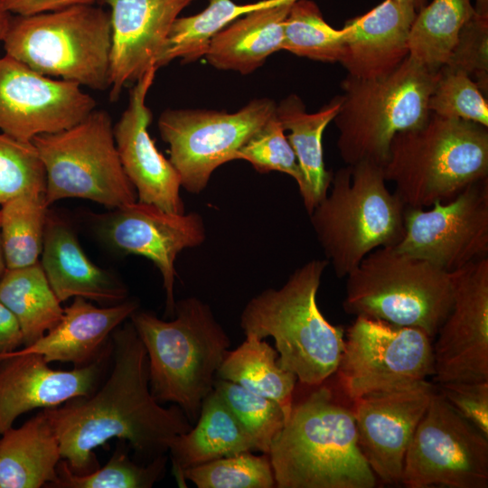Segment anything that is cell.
Segmentation results:
<instances>
[{
  "label": "cell",
  "instance_id": "7a4b0ae2",
  "mask_svg": "<svg viewBox=\"0 0 488 488\" xmlns=\"http://www.w3.org/2000/svg\"><path fill=\"white\" fill-rule=\"evenodd\" d=\"M293 402L269 457L277 488H373L352 409L325 382Z\"/></svg>",
  "mask_w": 488,
  "mask_h": 488
},
{
  "label": "cell",
  "instance_id": "6da1fadb",
  "mask_svg": "<svg viewBox=\"0 0 488 488\" xmlns=\"http://www.w3.org/2000/svg\"><path fill=\"white\" fill-rule=\"evenodd\" d=\"M43 411L58 438L61 459L76 474L91 472L94 450L112 438L127 441L153 460L192 427L179 406L164 408L153 396L146 352L132 324L116 330L114 365L98 391Z\"/></svg>",
  "mask_w": 488,
  "mask_h": 488
},
{
  "label": "cell",
  "instance_id": "e575fe53",
  "mask_svg": "<svg viewBox=\"0 0 488 488\" xmlns=\"http://www.w3.org/2000/svg\"><path fill=\"white\" fill-rule=\"evenodd\" d=\"M166 456L161 455L146 465H137L121 449H117L101 468L76 474L65 460L57 466L58 478L52 484L61 488H150L163 475Z\"/></svg>",
  "mask_w": 488,
  "mask_h": 488
},
{
  "label": "cell",
  "instance_id": "1f68e13d",
  "mask_svg": "<svg viewBox=\"0 0 488 488\" xmlns=\"http://www.w3.org/2000/svg\"><path fill=\"white\" fill-rule=\"evenodd\" d=\"M286 1L296 0H262L245 5L232 0H209L208 6L201 13L174 21L157 68L175 59H181L183 63L196 61L204 57L213 35L229 23L248 13Z\"/></svg>",
  "mask_w": 488,
  "mask_h": 488
},
{
  "label": "cell",
  "instance_id": "7c38bea8",
  "mask_svg": "<svg viewBox=\"0 0 488 488\" xmlns=\"http://www.w3.org/2000/svg\"><path fill=\"white\" fill-rule=\"evenodd\" d=\"M267 98L255 99L233 113L208 109H165L158 118L161 138L181 186L198 194L212 173L235 160L239 148L276 112Z\"/></svg>",
  "mask_w": 488,
  "mask_h": 488
},
{
  "label": "cell",
  "instance_id": "8fae6325",
  "mask_svg": "<svg viewBox=\"0 0 488 488\" xmlns=\"http://www.w3.org/2000/svg\"><path fill=\"white\" fill-rule=\"evenodd\" d=\"M335 373L352 402L370 393L417 385L435 374L432 338L417 327L356 316Z\"/></svg>",
  "mask_w": 488,
  "mask_h": 488
},
{
  "label": "cell",
  "instance_id": "30bf717a",
  "mask_svg": "<svg viewBox=\"0 0 488 488\" xmlns=\"http://www.w3.org/2000/svg\"><path fill=\"white\" fill-rule=\"evenodd\" d=\"M45 171L48 205L81 198L117 209L137 201L116 145L108 111L94 109L73 127L32 140Z\"/></svg>",
  "mask_w": 488,
  "mask_h": 488
},
{
  "label": "cell",
  "instance_id": "f1b7e54d",
  "mask_svg": "<svg viewBox=\"0 0 488 488\" xmlns=\"http://www.w3.org/2000/svg\"><path fill=\"white\" fill-rule=\"evenodd\" d=\"M277 358V350L268 343L248 333L237 348L227 352L217 378L272 399L282 408L286 420L292 409L297 378L282 368Z\"/></svg>",
  "mask_w": 488,
  "mask_h": 488
},
{
  "label": "cell",
  "instance_id": "3957f363",
  "mask_svg": "<svg viewBox=\"0 0 488 488\" xmlns=\"http://www.w3.org/2000/svg\"><path fill=\"white\" fill-rule=\"evenodd\" d=\"M130 319L146 352L153 396L179 406L194 423L230 347L226 331L195 296L175 302L171 321L137 310Z\"/></svg>",
  "mask_w": 488,
  "mask_h": 488
},
{
  "label": "cell",
  "instance_id": "ee69618b",
  "mask_svg": "<svg viewBox=\"0 0 488 488\" xmlns=\"http://www.w3.org/2000/svg\"><path fill=\"white\" fill-rule=\"evenodd\" d=\"M23 344V335L18 320L0 301V360Z\"/></svg>",
  "mask_w": 488,
  "mask_h": 488
},
{
  "label": "cell",
  "instance_id": "603a6c76",
  "mask_svg": "<svg viewBox=\"0 0 488 488\" xmlns=\"http://www.w3.org/2000/svg\"><path fill=\"white\" fill-rule=\"evenodd\" d=\"M40 264L61 303L71 297H82L115 305L127 298L126 286L95 265L81 249L71 228L54 214L47 216Z\"/></svg>",
  "mask_w": 488,
  "mask_h": 488
},
{
  "label": "cell",
  "instance_id": "cb8c5ba5",
  "mask_svg": "<svg viewBox=\"0 0 488 488\" xmlns=\"http://www.w3.org/2000/svg\"><path fill=\"white\" fill-rule=\"evenodd\" d=\"M135 301L98 307L82 297H74L64 308L61 320L33 343L5 355L37 353L51 361L86 365L98 357L109 334L137 310ZM0 360V361H1Z\"/></svg>",
  "mask_w": 488,
  "mask_h": 488
},
{
  "label": "cell",
  "instance_id": "b9f144b4",
  "mask_svg": "<svg viewBox=\"0 0 488 488\" xmlns=\"http://www.w3.org/2000/svg\"><path fill=\"white\" fill-rule=\"evenodd\" d=\"M438 385L442 398L488 437V380L453 381Z\"/></svg>",
  "mask_w": 488,
  "mask_h": 488
},
{
  "label": "cell",
  "instance_id": "c3c4849f",
  "mask_svg": "<svg viewBox=\"0 0 488 488\" xmlns=\"http://www.w3.org/2000/svg\"><path fill=\"white\" fill-rule=\"evenodd\" d=\"M5 270H6V265H5V259L1 235H0V278L2 277Z\"/></svg>",
  "mask_w": 488,
  "mask_h": 488
},
{
  "label": "cell",
  "instance_id": "4dcf8cb0",
  "mask_svg": "<svg viewBox=\"0 0 488 488\" xmlns=\"http://www.w3.org/2000/svg\"><path fill=\"white\" fill-rule=\"evenodd\" d=\"M471 0H433L423 6L408 33V56L428 70L446 66L464 25L475 14Z\"/></svg>",
  "mask_w": 488,
  "mask_h": 488
},
{
  "label": "cell",
  "instance_id": "ac0fdd59",
  "mask_svg": "<svg viewBox=\"0 0 488 488\" xmlns=\"http://www.w3.org/2000/svg\"><path fill=\"white\" fill-rule=\"evenodd\" d=\"M435 387L427 380L353 401L359 447L374 474L387 484L401 483L405 455Z\"/></svg>",
  "mask_w": 488,
  "mask_h": 488
},
{
  "label": "cell",
  "instance_id": "4fadbf2b",
  "mask_svg": "<svg viewBox=\"0 0 488 488\" xmlns=\"http://www.w3.org/2000/svg\"><path fill=\"white\" fill-rule=\"evenodd\" d=\"M401 483L409 488L488 487V437L436 391L408 447Z\"/></svg>",
  "mask_w": 488,
  "mask_h": 488
},
{
  "label": "cell",
  "instance_id": "836d02e7",
  "mask_svg": "<svg viewBox=\"0 0 488 488\" xmlns=\"http://www.w3.org/2000/svg\"><path fill=\"white\" fill-rule=\"evenodd\" d=\"M343 31L329 25L316 4L296 1L284 23L282 50L322 62H340L343 52Z\"/></svg>",
  "mask_w": 488,
  "mask_h": 488
},
{
  "label": "cell",
  "instance_id": "5bb4252c",
  "mask_svg": "<svg viewBox=\"0 0 488 488\" xmlns=\"http://www.w3.org/2000/svg\"><path fill=\"white\" fill-rule=\"evenodd\" d=\"M404 236L395 246L446 272L488 255V177L427 210L406 207Z\"/></svg>",
  "mask_w": 488,
  "mask_h": 488
},
{
  "label": "cell",
  "instance_id": "277c9868",
  "mask_svg": "<svg viewBox=\"0 0 488 488\" xmlns=\"http://www.w3.org/2000/svg\"><path fill=\"white\" fill-rule=\"evenodd\" d=\"M328 265L325 258L306 262L281 287L253 296L240 314L244 334L273 337L279 365L305 387L318 386L335 373L344 348L343 327L329 323L316 302Z\"/></svg>",
  "mask_w": 488,
  "mask_h": 488
},
{
  "label": "cell",
  "instance_id": "ab89813d",
  "mask_svg": "<svg viewBox=\"0 0 488 488\" xmlns=\"http://www.w3.org/2000/svg\"><path fill=\"white\" fill-rule=\"evenodd\" d=\"M235 160H245L261 174L284 173L299 186L302 174L294 150L275 114L239 148Z\"/></svg>",
  "mask_w": 488,
  "mask_h": 488
},
{
  "label": "cell",
  "instance_id": "83f0119b",
  "mask_svg": "<svg viewBox=\"0 0 488 488\" xmlns=\"http://www.w3.org/2000/svg\"><path fill=\"white\" fill-rule=\"evenodd\" d=\"M1 435L0 488H39L55 483L61 449L44 411Z\"/></svg>",
  "mask_w": 488,
  "mask_h": 488
},
{
  "label": "cell",
  "instance_id": "d6a6232c",
  "mask_svg": "<svg viewBox=\"0 0 488 488\" xmlns=\"http://www.w3.org/2000/svg\"><path fill=\"white\" fill-rule=\"evenodd\" d=\"M49 205L44 192H28L1 204L0 235L6 269L40 262Z\"/></svg>",
  "mask_w": 488,
  "mask_h": 488
},
{
  "label": "cell",
  "instance_id": "bcb514c9",
  "mask_svg": "<svg viewBox=\"0 0 488 488\" xmlns=\"http://www.w3.org/2000/svg\"><path fill=\"white\" fill-rule=\"evenodd\" d=\"M399 4L413 9L414 11H419L423 6L426 5L427 0H394Z\"/></svg>",
  "mask_w": 488,
  "mask_h": 488
},
{
  "label": "cell",
  "instance_id": "ba28073f",
  "mask_svg": "<svg viewBox=\"0 0 488 488\" xmlns=\"http://www.w3.org/2000/svg\"><path fill=\"white\" fill-rule=\"evenodd\" d=\"M6 54L35 71L94 90L109 88L110 13L81 4L33 15H12Z\"/></svg>",
  "mask_w": 488,
  "mask_h": 488
},
{
  "label": "cell",
  "instance_id": "8d00e7d4",
  "mask_svg": "<svg viewBox=\"0 0 488 488\" xmlns=\"http://www.w3.org/2000/svg\"><path fill=\"white\" fill-rule=\"evenodd\" d=\"M213 389L253 439L258 451L268 455L272 441L286 422L278 404L237 383L218 378L214 381Z\"/></svg>",
  "mask_w": 488,
  "mask_h": 488
},
{
  "label": "cell",
  "instance_id": "60d3db41",
  "mask_svg": "<svg viewBox=\"0 0 488 488\" xmlns=\"http://www.w3.org/2000/svg\"><path fill=\"white\" fill-rule=\"evenodd\" d=\"M444 67L466 73L484 94L488 89V14H475L464 25Z\"/></svg>",
  "mask_w": 488,
  "mask_h": 488
},
{
  "label": "cell",
  "instance_id": "9a60e30c",
  "mask_svg": "<svg viewBox=\"0 0 488 488\" xmlns=\"http://www.w3.org/2000/svg\"><path fill=\"white\" fill-rule=\"evenodd\" d=\"M96 108L78 83L42 75L0 56V130L21 141L73 127Z\"/></svg>",
  "mask_w": 488,
  "mask_h": 488
},
{
  "label": "cell",
  "instance_id": "9c48e42d",
  "mask_svg": "<svg viewBox=\"0 0 488 488\" xmlns=\"http://www.w3.org/2000/svg\"><path fill=\"white\" fill-rule=\"evenodd\" d=\"M346 277L347 314L417 327L432 339L452 306V274L395 246L374 249Z\"/></svg>",
  "mask_w": 488,
  "mask_h": 488
},
{
  "label": "cell",
  "instance_id": "e0dca14e",
  "mask_svg": "<svg viewBox=\"0 0 488 488\" xmlns=\"http://www.w3.org/2000/svg\"><path fill=\"white\" fill-rule=\"evenodd\" d=\"M106 239L125 254L142 256L159 269L165 292L166 312L175 307L174 263L184 249L202 245L206 230L198 212L170 213L136 201L115 209L102 222Z\"/></svg>",
  "mask_w": 488,
  "mask_h": 488
},
{
  "label": "cell",
  "instance_id": "4316f807",
  "mask_svg": "<svg viewBox=\"0 0 488 488\" xmlns=\"http://www.w3.org/2000/svg\"><path fill=\"white\" fill-rule=\"evenodd\" d=\"M195 426L176 436L169 444L174 473L183 484V472L223 456L258 451L223 399L212 389L202 404Z\"/></svg>",
  "mask_w": 488,
  "mask_h": 488
},
{
  "label": "cell",
  "instance_id": "7402d4cb",
  "mask_svg": "<svg viewBox=\"0 0 488 488\" xmlns=\"http://www.w3.org/2000/svg\"><path fill=\"white\" fill-rule=\"evenodd\" d=\"M417 12L394 0H384L343 28L340 63L361 80L385 77L408 56V33Z\"/></svg>",
  "mask_w": 488,
  "mask_h": 488
},
{
  "label": "cell",
  "instance_id": "74e56055",
  "mask_svg": "<svg viewBox=\"0 0 488 488\" xmlns=\"http://www.w3.org/2000/svg\"><path fill=\"white\" fill-rule=\"evenodd\" d=\"M436 115L488 127V103L477 84L465 72L443 67L428 99Z\"/></svg>",
  "mask_w": 488,
  "mask_h": 488
},
{
  "label": "cell",
  "instance_id": "d590c367",
  "mask_svg": "<svg viewBox=\"0 0 488 488\" xmlns=\"http://www.w3.org/2000/svg\"><path fill=\"white\" fill-rule=\"evenodd\" d=\"M188 480L198 488H275L269 455L251 451L223 456L185 469L183 484Z\"/></svg>",
  "mask_w": 488,
  "mask_h": 488
},
{
  "label": "cell",
  "instance_id": "ffe728a7",
  "mask_svg": "<svg viewBox=\"0 0 488 488\" xmlns=\"http://www.w3.org/2000/svg\"><path fill=\"white\" fill-rule=\"evenodd\" d=\"M151 68L135 82L127 108L113 127L123 169L133 184L137 201L170 213H184L180 177L157 149L148 132L152 112L146 96L155 78Z\"/></svg>",
  "mask_w": 488,
  "mask_h": 488
},
{
  "label": "cell",
  "instance_id": "f546056e",
  "mask_svg": "<svg viewBox=\"0 0 488 488\" xmlns=\"http://www.w3.org/2000/svg\"><path fill=\"white\" fill-rule=\"evenodd\" d=\"M0 301L18 320L24 346L57 325L64 313L40 262L6 269L0 278Z\"/></svg>",
  "mask_w": 488,
  "mask_h": 488
},
{
  "label": "cell",
  "instance_id": "52a82bcc",
  "mask_svg": "<svg viewBox=\"0 0 488 488\" xmlns=\"http://www.w3.org/2000/svg\"><path fill=\"white\" fill-rule=\"evenodd\" d=\"M438 79L409 56L389 75L342 81L337 148L346 165L368 161L384 166L396 134L422 126L429 117L428 99Z\"/></svg>",
  "mask_w": 488,
  "mask_h": 488
},
{
  "label": "cell",
  "instance_id": "7dc6e473",
  "mask_svg": "<svg viewBox=\"0 0 488 488\" xmlns=\"http://www.w3.org/2000/svg\"><path fill=\"white\" fill-rule=\"evenodd\" d=\"M474 8L479 14H488V0H476Z\"/></svg>",
  "mask_w": 488,
  "mask_h": 488
},
{
  "label": "cell",
  "instance_id": "44dd1931",
  "mask_svg": "<svg viewBox=\"0 0 488 488\" xmlns=\"http://www.w3.org/2000/svg\"><path fill=\"white\" fill-rule=\"evenodd\" d=\"M100 360L71 371L53 370L41 354H11L0 361V434L23 413L52 408L94 391Z\"/></svg>",
  "mask_w": 488,
  "mask_h": 488
},
{
  "label": "cell",
  "instance_id": "8992f818",
  "mask_svg": "<svg viewBox=\"0 0 488 488\" xmlns=\"http://www.w3.org/2000/svg\"><path fill=\"white\" fill-rule=\"evenodd\" d=\"M386 182L382 166L371 162L342 167L309 214L336 277H346L369 253L403 238L406 205Z\"/></svg>",
  "mask_w": 488,
  "mask_h": 488
},
{
  "label": "cell",
  "instance_id": "7bdbcfd3",
  "mask_svg": "<svg viewBox=\"0 0 488 488\" xmlns=\"http://www.w3.org/2000/svg\"><path fill=\"white\" fill-rule=\"evenodd\" d=\"M9 13L17 15H33L61 10L71 5L95 4V0H1Z\"/></svg>",
  "mask_w": 488,
  "mask_h": 488
},
{
  "label": "cell",
  "instance_id": "2e32d148",
  "mask_svg": "<svg viewBox=\"0 0 488 488\" xmlns=\"http://www.w3.org/2000/svg\"><path fill=\"white\" fill-rule=\"evenodd\" d=\"M451 274L452 306L433 345L435 380H488V257Z\"/></svg>",
  "mask_w": 488,
  "mask_h": 488
},
{
  "label": "cell",
  "instance_id": "d4e9b609",
  "mask_svg": "<svg viewBox=\"0 0 488 488\" xmlns=\"http://www.w3.org/2000/svg\"><path fill=\"white\" fill-rule=\"evenodd\" d=\"M295 2L264 7L234 20L213 35L204 58L219 70L253 72L282 50L284 23Z\"/></svg>",
  "mask_w": 488,
  "mask_h": 488
},
{
  "label": "cell",
  "instance_id": "f6af8a7d",
  "mask_svg": "<svg viewBox=\"0 0 488 488\" xmlns=\"http://www.w3.org/2000/svg\"><path fill=\"white\" fill-rule=\"evenodd\" d=\"M12 18V14L9 13L1 4L0 0V41H4Z\"/></svg>",
  "mask_w": 488,
  "mask_h": 488
},
{
  "label": "cell",
  "instance_id": "5b68a950",
  "mask_svg": "<svg viewBox=\"0 0 488 488\" xmlns=\"http://www.w3.org/2000/svg\"><path fill=\"white\" fill-rule=\"evenodd\" d=\"M382 170L406 207L450 201L488 177L487 127L430 113L422 126L395 135Z\"/></svg>",
  "mask_w": 488,
  "mask_h": 488
},
{
  "label": "cell",
  "instance_id": "f35d334b",
  "mask_svg": "<svg viewBox=\"0 0 488 488\" xmlns=\"http://www.w3.org/2000/svg\"><path fill=\"white\" fill-rule=\"evenodd\" d=\"M45 193V171L33 142L0 134V205L17 195Z\"/></svg>",
  "mask_w": 488,
  "mask_h": 488
},
{
  "label": "cell",
  "instance_id": "d6986e66",
  "mask_svg": "<svg viewBox=\"0 0 488 488\" xmlns=\"http://www.w3.org/2000/svg\"><path fill=\"white\" fill-rule=\"evenodd\" d=\"M192 1L95 0L111 10L110 101L119 99L127 83H135L151 68L157 69L174 21Z\"/></svg>",
  "mask_w": 488,
  "mask_h": 488
},
{
  "label": "cell",
  "instance_id": "484cf974",
  "mask_svg": "<svg viewBox=\"0 0 488 488\" xmlns=\"http://www.w3.org/2000/svg\"><path fill=\"white\" fill-rule=\"evenodd\" d=\"M338 97L320 110L308 113L302 99L295 95L283 99L276 107L281 123L302 174L298 186L304 207L308 215L328 192L333 174L325 169L323 135L338 113Z\"/></svg>",
  "mask_w": 488,
  "mask_h": 488
}]
</instances>
